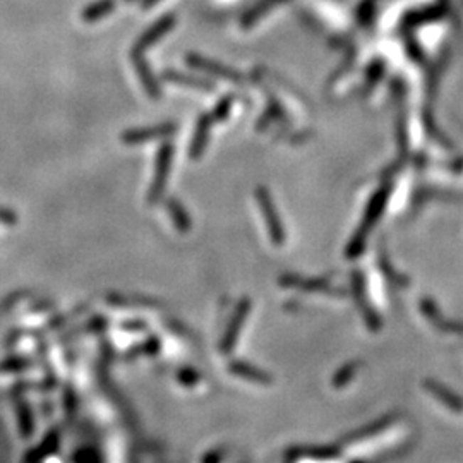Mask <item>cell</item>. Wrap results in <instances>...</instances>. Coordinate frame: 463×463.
<instances>
[{
    "instance_id": "1",
    "label": "cell",
    "mask_w": 463,
    "mask_h": 463,
    "mask_svg": "<svg viewBox=\"0 0 463 463\" xmlns=\"http://www.w3.org/2000/svg\"><path fill=\"white\" fill-rule=\"evenodd\" d=\"M257 199H260L261 211L262 215H265L266 223H268L271 239H273L277 245H282L283 240H285V232H283V225L280 223V218H278L277 210H275V204L271 201L268 191L260 187V191H257Z\"/></svg>"
},
{
    "instance_id": "2",
    "label": "cell",
    "mask_w": 463,
    "mask_h": 463,
    "mask_svg": "<svg viewBox=\"0 0 463 463\" xmlns=\"http://www.w3.org/2000/svg\"><path fill=\"white\" fill-rule=\"evenodd\" d=\"M174 24H175V16H170V14H166L160 21H156V23H154L149 29H146L144 35L137 40L134 48H132V53H143L146 48L151 47V45L156 43L161 36L166 35V33L174 28Z\"/></svg>"
},
{
    "instance_id": "3",
    "label": "cell",
    "mask_w": 463,
    "mask_h": 463,
    "mask_svg": "<svg viewBox=\"0 0 463 463\" xmlns=\"http://www.w3.org/2000/svg\"><path fill=\"white\" fill-rule=\"evenodd\" d=\"M187 62H189V64L196 69H201V70H204V73L215 74V76H218V78H225V79H228V81H233V83L242 81L239 73H235L233 69H228L227 65L218 64V62H213L206 57L194 55V53H191V55H187Z\"/></svg>"
},
{
    "instance_id": "4",
    "label": "cell",
    "mask_w": 463,
    "mask_h": 463,
    "mask_svg": "<svg viewBox=\"0 0 463 463\" xmlns=\"http://www.w3.org/2000/svg\"><path fill=\"white\" fill-rule=\"evenodd\" d=\"M177 126L175 124H161V126L154 127H141V129H131V131H126L122 136V141L127 144H136L143 143V141H149L153 137L166 136L170 132H174Z\"/></svg>"
},
{
    "instance_id": "5",
    "label": "cell",
    "mask_w": 463,
    "mask_h": 463,
    "mask_svg": "<svg viewBox=\"0 0 463 463\" xmlns=\"http://www.w3.org/2000/svg\"><path fill=\"white\" fill-rule=\"evenodd\" d=\"M58 445H60V431H58L57 427H53L50 429L47 435H45L43 441H41L36 448H33L28 454H24V460L26 462L43 460V458H47L48 454L57 452Z\"/></svg>"
},
{
    "instance_id": "6",
    "label": "cell",
    "mask_w": 463,
    "mask_h": 463,
    "mask_svg": "<svg viewBox=\"0 0 463 463\" xmlns=\"http://www.w3.org/2000/svg\"><path fill=\"white\" fill-rule=\"evenodd\" d=\"M249 307H251V302H249L248 299L242 300L240 306L237 307L235 314H233V318L230 321V328L227 329V333H225V336H223V344H222L223 352H228V350L233 347V344H235L237 333H239V329L242 328V324H244L245 318H248Z\"/></svg>"
},
{
    "instance_id": "7",
    "label": "cell",
    "mask_w": 463,
    "mask_h": 463,
    "mask_svg": "<svg viewBox=\"0 0 463 463\" xmlns=\"http://www.w3.org/2000/svg\"><path fill=\"white\" fill-rule=\"evenodd\" d=\"M16 396V415H18V422H19V431L21 435L24 437H31L33 431H35V415H33L31 407L23 396H19L14 393Z\"/></svg>"
},
{
    "instance_id": "8",
    "label": "cell",
    "mask_w": 463,
    "mask_h": 463,
    "mask_svg": "<svg viewBox=\"0 0 463 463\" xmlns=\"http://www.w3.org/2000/svg\"><path fill=\"white\" fill-rule=\"evenodd\" d=\"M170 156H172V149H170V146H165V148L161 149L160 156H158L156 175H154V182L151 186V194H149V199H151V201L153 199H156L158 196L161 194V191H164L166 172H169V166H170Z\"/></svg>"
},
{
    "instance_id": "9",
    "label": "cell",
    "mask_w": 463,
    "mask_h": 463,
    "mask_svg": "<svg viewBox=\"0 0 463 463\" xmlns=\"http://www.w3.org/2000/svg\"><path fill=\"white\" fill-rule=\"evenodd\" d=\"M230 371L233 374H237V376H242L245 379H249V381H256V383H270V376L266 373H262V371L256 369V367L245 364V362H232L230 364Z\"/></svg>"
},
{
    "instance_id": "10",
    "label": "cell",
    "mask_w": 463,
    "mask_h": 463,
    "mask_svg": "<svg viewBox=\"0 0 463 463\" xmlns=\"http://www.w3.org/2000/svg\"><path fill=\"white\" fill-rule=\"evenodd\" d=\"M213 117L211 115H204L199 120L198 129H196V136L193 141V149H191V156L198 158L199 154L203 153L204 144H206V137H208V131H210V124H211Z\"/></svg>"
},
{
    "instance_id": "11",
    "label": "cell",
    "mask_w": 463,
    "mask_h": 463,
    "mask_svg": "<svg viewBox=\"0 0 463 463\" xmlns=\"http://www.w3.org/2000/svg\"><path fill=\"white\" fill-rule=\"evenodd\" d=\"M282 282L290 283L289 287H299L304 290H319V292H329V294H336V290L329 289L328 283L323 280H302L299 277H283Z\"/></svg>"
},
{
    "instance_id": "12",
    "label": "cell",
    "mask_w": 463,
    "mask_h": 463,
    "mask_svg": "<svg viewBox=\"0 0 463 463\" xmlns=\"http://www.w3.org/2000/svg\"><path fill=\"white\" fill-rule=\"evenodd\" d=\"M353 278H356V285H353V289H356V295H357V302L361 304V307L364 309V316H366V319H367V323H369V326L373 328V329H378V318H376V314H374L373 312V309H371L369 304H367V300H366V292L364 294H362V280H361V277H358V275L356 273L353 275Z\"/></svg>"
},
{
    "instance_id": "13",
    "label": "cell",
    "mask_w": 463,
    "mask_h": 463,
    "mask_svg": "<svg viewBox=\"0 0 463 463\" xmlns=\"http://www.w3.org/2000/svg\"><path fill=\"white\" fill-rule=\"evenodd\" d=\"M115 7V2L114 0H98L97 4H93V6H90L85 11V14H83V18L86 21H98L102 18H105V16L110 14L112 11H114Z\"/></svg>"
},
{
    "instance_id": "14",
    "label": "cell",
    "mask_w": 463,
    "mask_h": 463,
    "mask_svg": "<svg viewBox=\"0 0 463 463\" xmlns=\"http://www.w3.org/2000/svg\"><path fill=\"white\" fill-rule=\"evenodd\" d=\"M166 78L170 79V81L174 83H179V85H187V86H194V87H204V90H211L213 85L211 83H206V81H199V79H194V78H189V76H183L181 73H166Z\"/></svg>"
},
{
    "instance_id": "15",
    "label": "cell",
    "mask_w": 463,
    "mask_h": 463,
    "mask_svg": "<svg viewBox=\"0 0 463 463\" xmlns=\"http://www.w3.org/2000/svg\"><path fill=\"white\" fill-rule=\"evenodd\" d=\"M357 369H358V362H352V364L344 366V369L338 371L335 378H333V386L341 388L344 385H347L350 379L353 378V374L357 373Z\"/></svg>"
},
{
    "instance_id": "16",
    "label": "cell",
    "mask_w": 463,
    "mask_h": 463,
    "mask_svg": "<svg viewBox=\"0 0 463 463\" xmlns=\"http://www.w3.org/2000/svg\"><path fill=\"white\" fill-rule=\"evenodd\" d=\"M169 210L172 211L177 227L181 228L182 232H186L187 228H189V218H187V213L183 211L181 206H179L177 201H169Z\"/></svg>"
},
{
    "instance_id": "17",
    "label": "cell",
    "mask_w": 463,
    "mask_h": 463,
    "mask_svg": "<svg viewBox=\"0 0 463 463\" xmlns=\"http://www.w3.org/2000/svg\"><path fill=\"white\" fill-rule=\"evenodd\" d=\"M18 213L12 210V208L0 206V223L7 225V227H14V225H18Z\"/></svg>"
},
{
    "instance_id": "18",
    "label": "cell",
    "mask_w": 463,
    "mask_h": 463,
    "mask_svg": "<svg viewBox=\"0 0 463 463\" xmlns=\"http://www.w3.org/2000/svg\"><path fill=\"white\" fill-rule=\"evenodd\" d=\"M232 103H233V98L232 97L223 98L222 102L218 103V107L215 108V112H213V114H211L213 120H222V119H225V117L228 115V112H230Z\"/></svg>"
},
{
    "instance_id": "19",
    "label": "cell",
    "mask_w": 463,
    "mask_h": 463,
    "mask_svg": "<svg viewBox=\"0 0 463 463\" xmlns=\"http://www.w3.org/2000/svg\"><path fill=\"white\" fill-rule=\"evenodd\" d=\"M385 425H386L385 420H379V422L373 424L371 427H366V429H361V431H357L356 435H353V437H348V440L350 441H357V440H362V437L373 436V435H376L378 431H381V429L385 427Z\"/></svg>"
},
{
    "instance_id": "20",
    "label": "cell",
    "mask_w": 463,
    "mask_h": 463,
    "mask_svg": "<svg viewBox=\"0 0 463 463\" xmlns=\"http://www.w3.org/2000/svg\"><path fill=\"white\" fill-rule=\"evenodd\" d=\"M24 295H26V292H16V294H12V295H9V297H6V300H2V302H0V316L6 314V312L9 311V309L14 307L16 304H18L19 300L24 297Z\"/></svg>"
},
{
    "instance_id": "21",
    "label": "cell",
    "mask_w": 463,
    "mask_h": 463,
    "mask_svg": "<svg viewBox=\"0 0 463 463\" xmlns=\"http://www.w3.org/2000/svg\"><path fill=\"white\" fill-rule=\"evenodd\" d=\"M156 2H158V0H143V7H144V9H148V7L154 6Z\"/></svg>"
}]
</instances>
